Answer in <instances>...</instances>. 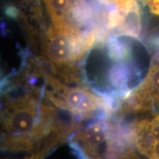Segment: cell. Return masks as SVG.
Segmentation results:
<instances>
[{
  "instance_id": "cell-3",
  "label": "cell",
  "mask_w": 159,
  "mask_h": 159,
  "mask_svg": "<svg viewBox=\"0 0 159 159\" xmlns=\"http://www.w3.org/2000/svg\"><path fill=\"white\" fill-rule=\"evenodd\" d=\"M109 125L99 121L82 130L77 131L71 138L73 148L78 149L85 159H115V149L109 139Z\"/></svg>"
},
{
  "instance_id": "cell-2",
  "label": "cell",
  "mask_w": 159,
  "mask_h": 159,
  "mask_svg": "<svg viewBox=\"0 0 159 159\" xmlns=\"http://www.w3.org/2000/svg\"><path fill=\"white\" fill-rule=\"evenodd\" d=\"M47 75L46 81L50 87L46 88V93L57 108L80 119H89L105 107L103 99L87 87L68 86L56 77Z\"/></svg>"
},
{
  "instance_id": "cell-5",
  "label": "cell",
  "mask_w": 159,
  "mask_h": 159,
  "mask_svg": "<svg viewBox=\"0 0 159 159\" xmlns=\"http://www.w3.org/2000/svg\"><path fill=\"white\" fill-rule=\"evenodd\" d=\"M133 136L141 153L148 159H159V113L135 122Z\"/></svg>"
},
{
  "instance_id": "cell-1",
  "label": "cell",
  "mask_w": 159,
  "mask_h": 159,
  "mask_svg": "<svg viewBox=\"0 0 159 159\" xmlns=\"http://www.w3.org/2000/svg\"><path fill=\"white\" fill-rule=\"evenodd\" d=\"M8 89L3 97L1 114V148L7 152L37 151L63 142L74 128L56 120V106L46 93V85H22Z\"/></svg>"
},
{
  "instance_id": "cell-4",
  "label": "cell",
  "mask_w": 159,
  "mask_h": 159,
  "mask_svg": "<svg viewBox=\"0 0 159 159\" xmlns=\"http://www.w3.org/2000/svg\"><path fill=\"white\" fill-rule=\"evenodd\" d=\"M125 111L143 112L159 106V52L152 57L144 79L129 94Z\"/></svg>"
},
{
  "instance_id": "cell-7",
  "label": "cell",
  "mask_w": 159,
  "mask_h": 159,
  "mask_svg": "<svg viewBox=\"0 0 159 159\" xmlns=\"http://www.w3.org/2000/svg\"><path fill=\"white\" fill-rule=\"evenodd\" d=\"M43 1H45V0H43Z\"/></svg>"
},
{
  "instance_id": "cell-6",
  "label": "cell",
  "mask_w": 159,
  "mask_h": 159,
  "mask_svg": "<svg viewBox=\"0 0 159 159\" xmlns=\"http://www.w3.org/2000/svg\"><path fill=\"white\" fill-rule=\"evenodd\" d=\"M55 147L52 146V145L47 146L45 148L41 149V150L35 151V152H33V155L26 157L24 159H43Z\"/></svg>"
}]
</instances>
